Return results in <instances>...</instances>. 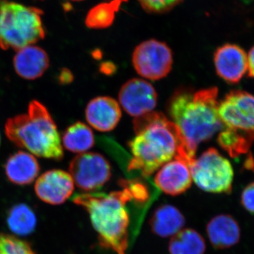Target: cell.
Instances as JSON below:
<instances>
[{"instance_id": "obj_1", "label": "cell", "mask_w": 254, "mask_h": 254, "mask_svg": "<svg viewBox=\"0 0 254 254\" xmlns=\"http://www.w3.org/2000/svg\"><path fill=\"white\" fill-rule=\"evenodd\" d=\"M136 136L128 143L132 153L127 170L148 177L175 157L190 165L179 127L164 114L150 112L133 121Z\"/></svg>"}, {"instance_id": "obj_2", "label": "cell", "mask_w": 254, "mask_h": 254, "mask_svg": "<svg viewBox=\"0 0 254 254\" xmlns=\"http://www.w3.org/2000/svg\"><path fill=\"white\" fill-rule=\"evenodd\" d=\"M218 89L215 87L193 91L180 88L168 102L172 121L180 128L187 153L194 160L197 147L223 127L218 115Z\"/></svg>"}, {"instance_id": "obj_3", "label": "cell", "mask_w": 254, "mask_h": 254, "mask_svg": "<svg viewBox=\"0 0 254 254\" xmlns=\"http://www.w3.org/2000/svg\"><path fill=\"white\" fill-rule=\"evenodd\" d=\"M73 201L88 212L102 247L127 254L131 222L128 205L133 200L126 188L109 193H80Z\"/></svg>"}, {"instance_id": "obj_4", "label": "cell", "mask_w": 254, "mask_h": 254, "mask_svg": "<svg viewBox=\"0 0 254 254\" xmlns=\"http://www.w3.org/2000/svg\"><path fill=\"white\" fill-rule=\"evenodd\" d=\"M5 133L16 146L40 158L61 160L63 147L58 127L48 109L38 100L28 105V113L9 118Z\"/></svg>"}, {"instance_id": "obj_5", "label": "cell", "mask_w": 254, "mask_h": 254, "mask_svg": "<svg viewBox=\"0 0 254 254\" xmlns=\"http://www.w3.org/2000/svg\"><path fill=\"white\" fill-rule=\"evenodd\" d=\"M43 11L9 0H0V48L18 50L44 39Z\"/></svg>"}, {"instance_id": "obj_6", "label": "cell", "mask_w": 254, "mask_h": 254, "mask_svg": "<svg viewBox=\"0 0 254 254\" xmlns=\"http://www.w3.org/2000/svg\"><path fill=\"white\" fill-rule=\"evenodd\" d=\"M192 179L202 190L210 193H229L233 182L231 164L215 148L205 150L190 165Z\"/></svg>"}, {"instance_id": "obj_7", "label": "cell", "mask_w": 254, "mask_h": 254, "mask_svg": "<svg viewBox=\"0 0 254 254\" xmlns=\"http://www.w3.org/2000/svg\"><path fill=\"white\" fill-rule=\"evenodd\" d=\"M132 63L140 76L158 81L166 77L171 71L173 52L164 42L148 40L135 48L132 55Z\"/></svg>"}, {"instance_id": "obj_8", "label": "cell", "mask_w": 254, "mask_h": 254, "mask_svg": "<svg viewBox=\"0 0 254 254\" xmlns=\"http://www.w3.org/2000/svg\"><path fill=\"white\" fill-rule=\"evenodd\" d=\"M218 115L227 128L254 141V95L242 91L230 92L219 105Z\"/></svg>"}, {"instance_id": "obj_9", "label": "cell", "mask_w": 254, "mask_h": 254, "mask_svg": "<svg viewBox=\"0 0 254 254\" xmlns=\"http://www.w3.org/2000/svg\"><path fill=\"white\" fill-rule=\"evenodd\" d=\"M69 172L76 186L86 191L100 190L112 176L109 162L97 153L76 155L70 163Z\"/></svg>"}, {"instance_id": "obj_10", "label": "cell", "mask_w": 254, "mask_h": 254, "mask_svg": "<svg viewBox=\"0 0 254 254\" xmlns=\"http://www.w3.org/2000/svg\"><path fill=\"white\" fill-rule=\"evenodd\" d=\"M119 100L128 115L138 118L154 109L158 101V94L149 82L140 78H132L122 87Z\"/></svg>"}, {"instance_id": "obj_11", "label": "cell", "mask_w": 254, "mask_h": 254, "mask_svg": "<svg viewBox=\"0 0 254 254\" xmlns=\"http://www.w3.org/2000/svg\"><path fill=\"white\" fill-rule=\"evenodd\" d=\"M74 182L69 173L61 170H51L37 179L35 191L44 203L60 205L72 195Z\"/></svg>"}, {"instance_id": "obj_12", "label": "cell", "mask_w": 254, "mask_h": 254, "mask_svg": "<svg viewBox=\"0 0 254 254\" xmlns=\"http://www.w3.org/2000/svg\"><path fill=\"white\" fill-rule=\"evenodd\" d=\"M192 183L190 165L187 160L175 158L163 165L155 177V184L166 194L178 195L187 191Z\"/></svg>"}, {"instance_id": "obj_13", "label": "cell", "mask_w": 254, "mask_h": 254, "mask_svg": "<svg viewBox=\"0 0 254 254\" xmlns=\"http://www.w3.org/2000/svg\"><path fill=\"white\" fill-rule=\"evenodd\" d=\"M214 63L218 76L229 83L240 81L248 68V58L245 50L229 43L215 50Z\"/></svg>"}, {"instance_id": "obj_14", "label": "cell", "mask_w": 254, "mask_h": 254, "mask_svg": "<svg viewBox=\"0 0 254 254\" xmlns=\"http://www.w3.org/2000/svg\"><path fill=\"white\" fill-rule=\"evenodd\" d=\"M122 111L118 102L108 96L97 97L87 105L88 124L100 131H110L120 123Z\"/></svg>"}, {"instance_id": "obj_15", "label": "cell", "mask_w": 254, "mask_h": 254, "mask_svg": "<svg viewBox=\"0 0 254 254\" xmlns=\"http://www.w3.org/2000/svg\"><path fill=\"white\" fill-rule=\"evenodd\" d=\"M49 57L39 47L29 46L18 50L14 58V67L20 77L36 80L49 67Z\"/></svg>"}, {"instance_id": "obj_16", "label": "cell", "mask_w": 254, "mask_h": 254, "mask_svg": "<svg viewBox=\"0 0 254 254\" xmlns=\"http://www.w3.org/2000/svg\"><path fill=\"white\" fill-rule=\"evenodd\" d=\"M41 168L34 155L18 151L10 155L4 165L6 178L18 186H25L36 180Z\"/></svg>"}, {"instance_id": "obj_17", "label": "cell", "mask_w": 254, "mask_h": 254, "mask_svg": "<svg viewBox=\"0 0 254 254\" xmlns=\"http://www.w3.org/2000/svg\"><path fill=\"white\" fill-rule=\"evenodd\" d=\"M207 234L215 248L223 250L230 248L238 243L240 239V228L232 216L220 215L208 222Z\"/></svg>"}, {"instance_id": "obj_18", "label": "cell", "mask_w": 254, "mask_h": 254, "mask_svg": "<svg viewBox=\"0 0 254 254\" xmlns=\"http://www.w3.org/2000/svg\"><path fill=\"white\" fill-rule=\"evenodd\" d=\"M185 223L181 212L173 205H160L155 210L150 220V226L155 235L169 237L176 235Z\"/></svg>"}, {"instance_id": "obj_19", "label": "cell", "mask_w": 254, "mask_h": 254, "mask_svg": "<svg viewBox=\"0 0 254 254\" xmlns=\"http://www.w3.org/2000/svg\"><path fill=\"white\" fill-rule=\"evenodd\" d=\"M63 143L68 151L81 154L94 145V134L89 127L81 122H77L64 132Z\"/></svg>"}, {"instance_id": "obj_20", "label": "cell", "mask_w": 254, "mask_h": 254, "mask_svg": "<svg viewBox=\"0 0 254 254\" xmlns=\"http://www.w3.org/2000/svg\"><path fill=\"white\" fill-rule=\"evenodd\" d=\"M6 222L9 230L15 235L27 236L34 232L37 218L31 208L24 203H21L10 209Z\"/></svg>"}, {"instance_id": "obj_21", "label": "cell", "mask_w": 254, "mask_h": 254, "mask_svg": "<svg viewBox=\"0 0 254 254\" xmlns=\"http://www.w3.org/2000/svg\"><path fill=\"white\" fill-rule=\"evenodd\" d=\"M169 251L170 254H203L204 239L192 229L180 230L170 240Z\"/></svg>"}, {"instance_id": "obj_22", "label": "cell", "mask_w": 254, "mask_h": 254, "mask_svg": "<svg viewBox=\"0 0 254 254\" xmlns=\"http://www.w3.org/2000/svg\"><path fill=\"white\" fill-rule=\"evenodd\" d=\"M126 0H113L110 2L101 3L90 10L86 18L87 27L103 29L113 24L115 14L122 3Z\"/></svg>"}, {"instance_id": "obj_23", "label": "cell", "mask_w": 254, "mask_h": 254, "mask_svg": "<svg viewBox=\"0 0 254 254\" xmlns=\"http://www.w3.org/2000/svg\"><path fill=\"white\" fill-rule=\"evenodd\" d=\"M218 141L220 146L233 158L247 153L253 142L248 136L230 128L220 133Z\"/></svg>"}, {"instance_id": "obj_24", "label": "cell", "mask_w": 254, "mask_h": 254, "mask_svg": "<svg viewBox=\"0 0 254 254\" xmlns=\"http://www.w3.org/2000/svg\"><path fill=\"white\" fill-rule=\"evenodd\" d=\"M0 254H36V252L26 241L0 233Z\"/></svg>"}, {"instance_id": "obj_25", "label": "cell", "mask_w": 254, "mask_h": 254, "mask_svg": "<svg viewBox=\"0 0 254 254\" xmlns=\"http://www.w3.org/2000/svg\"><path fill=\"white\" fill-rule=\"evenodd\" d=\"M120 185L126 188L131 195L133 203L145 204L150 198V190L148 185L141 180H121Z\"/></svg>"}, {"instance_id": "obj_26", "label": "cell", "mask_w": 254, "mask_h": 254, "mask_svg": "<svg viewBox=\"0 0 254 254\" xmlns=\"http://www.w3.org/2000/svg\"><path fill=\"white\" fill-rule=\"evenodd\" d=\"M147 12H166L177 5L176 0H138Z\"/></svg>"}, {"instance_id": "obj_27", "label": "cell", "mask_w": 254, "mask_h": 254, "mask_svg": "<svg viewBox=\"0 0 254 254\" xmlns=\"http://www.w3.org/2000/svg\"><path fill=\"white\" fill-rule=\"evenodd\" d=\"M242 203L249 212L254 214V182L246 187L242 192Z\"/></svg>"}, {"instance_id": "obj_28", "label": "cell", "mask_w": 254, "mask_h": 254, "mask_svg": "<svg viewBox=\"0 0 254 254\" xmlns=\"http://www.w3.org/2000/svg\"><path fill=\"white\" fill-rule=\"evenodd\" d=\"M73 76L72 73L67 68H63L60 71L58 76V81L61 84H67L73 81Z\"/></svg>"}, {"instance_id": "obj_29", "label": "cell", "mask_w": 254, "mask_h": 254, "mask_svg": "<svg viewBox=\"0 0 254 254\" xmlns=\"http://www.w3.org/2000/svg\"><path fill=\"white\" fill-rule=\"evenodd\" d=\"M249 75L254 78V46L251 49L248 57Z\"/></svg>"}, {"instance_id": "obj_30", "label": "cell", "mask_w": 254, "mask_h": 254, "mask_svg": "<svg viewBox=\"0 0 254 254\" xmlns=\"http://www.w3.org/2000/svg\"><path fill=\"white\" fill-rule=\"evenodd\" d=\"M183 1V0H176L177 4H180V3L181 2V1Z\"/></svg>"}, {"instance_id": "obj_31", "label": "cell", "mask_w": 254, "mask_h": 254, "mask_svg": "<svg viewBox=\"0 0 254 254\" xmlns=\"http://www.w3.org/2000/svg\"><path fill=\"white\" fill-rule=\"evenodd\" d=\"M71 1H82V0H71Z\"/></svg>"}, {"instance_id": "obj_32", "label": "cell", "mask_w": 254, "mask_h": 254, "mask_svg": "<svg viewBox=\"0 0 254 254\" xmlns=\"http://www.w3.org/2000/svg\"><path fill=\"white\" fill-rule=\"evenodd\" d=\"M0 143H1V136H0Z\"/></svg>"}]
</instances>
